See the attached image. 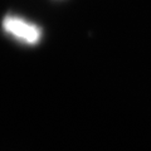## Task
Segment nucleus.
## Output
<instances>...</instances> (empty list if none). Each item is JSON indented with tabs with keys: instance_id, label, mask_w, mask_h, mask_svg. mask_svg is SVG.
I'll return each mask as SVG.
<instances>
[{
	"instance_id": "f257e3e1",
	"label": "nucleus",
	"mask_w": 151,
	"mask_h": 151,
	"mask_svg": "<svg viewBox=\"0 0 151 151\" xmlns=\"http://www.w3.org/2000/svg\"><path fill=\"white\" fill-rule=\"evenodd\" d=\"M3 28L10 35L27 44H37L42 38V29L39 27L13 15L4 18Z\"/></svg>"
}]
</instances>
